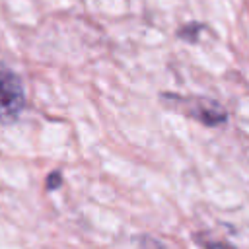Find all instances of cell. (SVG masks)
<instances>
[{
	"mask_svg": "<svg viewBox=\"0 0 249 249\" xmlns=\"http://www.w3.org/2000/svg\"><path fill=\"white\" fill-rule=\"evenodd\" d=\"M161 101H165L171 109L181 111L187 117L202 123L204 126H220L228 121L226 109L216 99H210V97H202V95L183 97L177 93H163Z\"/></svg>",
	"mask_w": 249,
	"mask_h": 249,
	"instance_id": "obj_1",
	"label": "cell"
},
{
	"mask_svg": "<svg viewBox=\"0 0 249 249\" xmlns=\"http://www.w3.org/2000/svg\"><path fill=\"white\" fill-rule=\"evenodd\" d=\"M25 89L21 78L0 60V124L16 123L25 109Z\"/></svg>",
	"mask_w": 249,
	"mask_h": 249,
	"instance_id": "obj_2",
	"label": "cell"
},
{
	"mask_svg": "<svg viewBox=\"0 0 249 249\" xmlns=\"http://www.w3.org/2000/svg\"><path fill=\"white\" fill-rule=\"evenodd\" d=\"M198 29H202L200 23H189V25H183V27L177 31V37H181V39L193 43V41H196V35L200 33Z\"/></svg>",
	"mask_w": 249,
	"mask_h": 249,
	"instance_id": "obj_3",
	"label": "cell"
},
{
	"mask_svg": "<svg viewBox=\"0 0 249 249\" xmlns=\"http://www.w3.org/2000/svg\"><path fill=\"white\" fill-rule=\"evenodd\" d=\"M60 185H62V173H60L58 169L51 171V173L47 175V179H45V187H47V191H56Z\"/></svg>",
	"mask_w": 249,
	"mask_h": 249,
	"instance_id": "obj_4",
	"label": "cell"
},
{
	"mask_svg": "<svg viewBox=\"0 0 249 249\" xmlns=\"http://www.w3.org/2000/svg\"><path fill=\"white\" fill-rule=\"evenodd\" d=\"M204 249H237V247H233V245H231V243H228V241L208 239V241H204Z\"/></svg>",
	"mask_w": 249,
	"mask_h": 249,
	"instance_id": "obj_5",
	"label": "cell"
}]
</instances>
